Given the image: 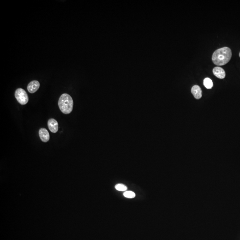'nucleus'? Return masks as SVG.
I'll use <instances>...</instances> for the list:
<instances>
[{
    "label": "nucleus",
    "mask_w": 240,
    "mask_h": 240,
    "mask_svg": "<svg viewBox=\"0 0 240 240\" xmlns=\"http://www.w3.org/2000/svg\"><path fill=\"white\" fill-rule=\"evenodd\" d=\"M40 84L37 81H31L27 86V89L29 93L33 94L36 92L39 89Z\"/></svg>",
    "instance_id": "4"
},
{
    "label": "nucleus",
    "mask_w": 240,
    "mask_h": 240,
    "mask_svg": "<svg viewBox=\"0 0 240 240\" xmlns=\"http://www.w3.org/2000/svg\"><path fill=\"white\" fill-rule=\"evenodd\" d=\"M203 84L208 89H210L213 86V83L211 80L209 78H206L204 79Z\"/></svg>",
    "instance_id": "9"
},
{
    "label": "nucleus",
    "mask_w": 240,
    "mask_h": 240,
    "mask_svg": "<svg viewBox=\"0 0 240 240\" xmlns=\"http://www.w3.org/2000/svg\"><path fill=\"white\" fill-rule=\"evenodd\" d=\"M116 189L121 191H125L127 190V187L126 185L122 184H118L115 186Z\"/></svg>",
    "instance_id": "10"
},
{
    "label": "nucleus",
    "mask_w": 240,
    "mask_h": 240,
    "mask_svg": "<svg viewBox=\"0 0 240 240\" xmlns=\"http://www.w3.org/2000/svg\"><path fill=\"white\" fill-rule=\"evenodd\" d=\"M231 57L232 52L230 48L223 47L218 49L214 52L212 60L216 65L222 66L228 63Z\"/></svg>",
    "instance_id": "1"
},
{
    "label": "nucleus",
    "mask_w": 240,
    "mask_h": 240,
    "mask_svg": "<svg viewBox=\"0 0 240 240\" xmlns=\"http://www.w3.org/2000/svg\"><path fill=\"white\" fill-rule=\"evenodd\" d=\"M191 92L196 99H200L202 97V91L198 85H194L192 88Z\"/></svg>",
    "instance_id": "8"
},
{
    "label": "nucleus",
    "mask_w": 240,
    "mask_h": 240,
    "mask_svg": "<svg viewBox=\"0 0 240 240\" xmlns=\"http://www.w3.org/2000/svg\"><path fill=\"white\" fill-rule=\"evenodd\" d=\"M48 126L50 131L53 133H56L58 130V123L54 119H50L48 122Z\"/></svg>",
    "instance_id": "5"
},
{
    "label": "nucleus",
    "mask_w": 240,
    "mask_h": 240,
    "mask_svg": "<svg viewBox=\"0 0 240 240\" xmlns=\"http://www.w3.org/2000/svg\"><path fill=\"white\" fill-rule=\"evenodd\" d=\"M58 104L60 111L64 114H69L73 110L74 102L72 97L68 94L61 95Z\"/></svg>",
    "instance_id": "2"
},
{
    "label": "nucleus",
    "mask_w": 240,
    "mask_h": 240,
    "mask_svg": "<svg viewBox=\"0 0 240 240\" xmlns=\"http://www.w3.org/2000/svg\"><path fill=\"white\" fill-rule=\"evenodd\" d=\"M239 56H240V54H239Z\"/></svg>",
    "instance_id": "12"
},
{
    "label": "nucleus",
    "mask_w": 240,
    "mask_h": 240,
    "mask_svg": "<svg viewBox=\"0 0 240 240\" xmlns=\"http://www.w3.org/2000/svg\"><path fill=\"white\" fill-rule=\"evenodd\" d=\"M123 195L125 197L129 198H135L136 195L135 193L131 191H128L125 192L123 194Z\"/></svg>",
    "instance_id": "11"
},
{
    "label": "nucleus",
    "mask_w": 240,
    "mask_h": 240,
    "mask_svg": "<svg viewBox=\"0 0 240 240\" xmlns=\"http://www.w3.org/2000/svg\"><path fill=\"white\" fill-rule=\"evenodd\" d=\"M15 97L17 102L22 105H26L29 102V97L26 91L22 88L16 90Z\"/></svg>",
    "instance_id": "3"
},
{
    "label": "nucleus",
    "mask_w": 240,
    "mask_h": 240,
    "mask_svg": "<svg viewBox=\"0 0 240 240\" xmlns=\"http://www.w3.org/2000/svg\"><path fill=\"white\" fill-rule=\"evenodd\" d=\"M39 135L41 141L44 142H47L50 140V134L48 130L45 128H41L40 129Z\"/></svg>",
    "instance_id": "6"
},
{
    "label": "nucleus",
    "mask_w": 240,
    "mask_h": 240,
    "mask_svg": "<svg viewBox=\"0 0 240 240\" xmlns=\"http://www.w3.org/2000/svg\"><path fill=\"white\" fill-rule=\"evenodd\" d=\"M214 75L217 78L220 79H223L225 78V70L220 67H216L213 70Z\"/></svg>",
    "instance_id": "7"
}]
</instances>
